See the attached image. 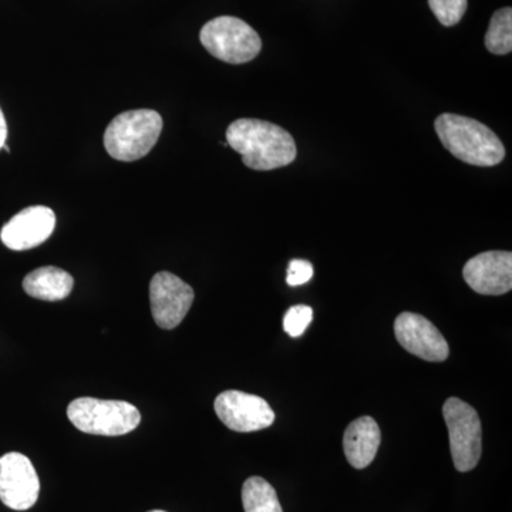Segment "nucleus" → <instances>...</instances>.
Masks as SVG:
<instances>
[{"label":"nucleus","instance_id":"nucleus-1","mask_svg":"<svg viewBox=\"0 0 512 512\" xmlns=\"http://www.w3.org/2000/svg\"><path fill=\"white\" fill-rule=\"evenodd\" d=\"M227 143L241 154L244 164L255 171L286 167L298 156L291 134L264 120L239 119L229 124Z\"/></svg>","mask_w":512,"mask_h":512},{"label":"nucleus","instance_id":"nucleus-2","mask_svg":"<svg viewBox=\"0 0 512 512\" xmlns=\"http://www.w3.org/2000/svg\"><path fill=\"white\" fill-rule=\"evenodd\" d=\"M434 128L441 144L463 163L476 167H494L504 160L503 141L480 121L444 113L437 117Z\"/></svg>","mask_w":512,"mask_h":512},{"label":"nucleus","instance_id":"nucleus-3","mask_svg":"<svg viewBox=\"0 0 512 512\" xmlns=\"http://www.w3.org/2000/svg\"><path fill=\"white\" fill-rule=\"evenodd\" d=\"M163 126V117L157 111H124L106 128L104 147L114 160L124 163L140 160L156 146Z\"/></svg>","mask_w":512,"mask_h":512},{"label":"nucleus","instance_id":"nucleus-4","mask_svg":"<svg viewBox=\"0 0 512 512\" xmlns=\"http://www.w3.org/2000/svg\"><path fill=\"white\" fill-rule=\"evenodd\" d=\"M67 417L74 427L94 436H124L136 430L141 421L140 410L121 400L80 397L67 407Z\"/></svg>","mask_w":512,"mask_h":512},{"label":"nucleus","instance_id":"nucleus-5","mask_svg":"<svg viewBox=\"0 0 512 512\" xmlns=\"http://www.w3.org/2000/svg\"><path fill=\"white\" fill-rule=\"evenodd\" d=\"M200 40L211 56L229 64L251 62L262 49L256 30L234 16H220L205 23Z\"/></svg>","mask_w":512,"mask_h":512},{"label":"nucleus","instance_id":"nucleus-6","mask_svg":"<svg viewBox=\"0 0 512 512\" xmlns=\"http://www.w3.org/2000/svg\"><path fill=\"white\" fill-rule=\"evenodd\" d=\"M443 416L454 467L460 473L474 470L483 451V427L477 410L457 397H450L444 403Z\"/></svg>","mask_w":512,"mask_h":512},{"label":"nucleus","instance_id":"nucleus-7","mask_svg":"<svg viewBox=\"0 0 512 512\" xmlns=\"http://www.w3.org/2000/svg\"><path fill=\"white\" fill-rule=\"evenodd\" d=\"M215 413L228 429L238 433H252L271 427L274 410L262 397L238 390H227L215 399Z\"/></svg>","mask_w":512,"mask_h":512},{"label":"nucleus","instance_id":"nucleus-8","mask_svg":"<svg viewBox=\"0 0 512 512\" xmlns=\"http://www.w3.org/2000/svg\"><path fill=\"white\" fill-rule=\"evenodd\" d=\"M194 291L171 272H158L150 282V303L161 329H174L183 322L194 302Z\"/></svg>","mask_w":512,"mask_h":512},{"label":"nucleus","instance_id":"nucleus-9","mask_svg":"<svg viewBox=\"0 0 512 512\" xmlns=\"http://www.w3.org/2000/svg\"><path fill=\"white\" fill-rule=\"evenodd\" d=\"M40 481L28 457L8 453L0 457V501L15 511H26L39 498Z\"/></svg>","mask_w":512,"mask_h":512},{"label":"nucleus","instance_id":"nucleus-10","mask_svg":"<svg viewBox=\"0 0 512 512\" xmlns=\"http://www.w3.org/2000/svg\"><path fill=\"white\" fill-rule=\"evenodd\" d=\"M394 335L402 348L427 362H444L450 355L440 330L419 313H400L394 322Z\"/></svg>","mask_w":512,"mask_h":512},{"label":"nucleus","instance_id":"nucleus-11","mask_svg":"<svg viewBox=\"0 0 512 512\" xmlns=\"http://www.w3.org/2000/svg\"><path fill=\"white\" fill-rule=\"evenodd\" d=\"M464 281L480 295L498 296L512 289V254L488 251L478 254L463 269Z\"/></svg>","mask_w":512,"mask_h":512},{"label":"nucleus","instance_id":"nucleus-12","mask_svg":"<svg viewBox=\"0 0 512 512\" xmlns=\"http://www.w3.org/2000/svg\"><path fill=\"white\" fill-rule=\"evenodd\" d=\"M55 227L56 215L52 208L35 205L20 211L3 225L0 239L12 251H28L47 241Z\"/></svg>","mask_w":512,"mask_h":512},{"label":"nucleus","instance_id":"nucleus-13","mask_svg":"<svg viewBox=\"0 0 512 512\" xmlns=\"http://www.w3.org/2000/svg\"><path fill=\"white\" fill-rule=\"evenodd\" d=\"M382 433L372 417H360L349 424L343 436V450L350 466L356 470L369 467L379 451Z\"/></svg>","mask_w":512,"mask_h":512},{"label":"nucleus","instance_id":"nucleus-14","mask_svg":"<svg viewBox=\"0 0 512 512\" xmlns=\"http://www.w3.org/2000/svg\"><path fill=\"white\" fill-rule=\"evenodd\" d=\"M73 286V276L56 266L35 269L23 279V289L29 296L47 302L66 299L72 293Z\"/></svg>","mask_w":512,"mask_h":512},{"label":"nucleus","instance_id":"nucleus-15","mask_svg":"<svg viewBox=\"0 0 512 512\" xmlns=\"http://www.w3.org/2000/svg\"><path fill=\"white\" fill-rule=\"evenodd\" d=\"M245 512H284L275 488L261 477L248 478L242 487Z\"/></svg>","mask_w":512,"mask_h":512},{"label":"nucleus","instance_id":"nucleus-16","mask_svg":"<svg viewBox=\"0 0 512 512\" xmlns=\"http://www.w3.org/2000/svg\"><path fill=\"white\" fill-rule=\"evenodd\" d=\"M485 47L493 55L504 56L512 50V9L497 10L485 35Z\"/></svg>","mask_w":512,"mask_h":512},{"label":"nucleus","instance_id":"nucleus-17","mask_svg":"<svg viewBox=\"0 0 512 512\" xmlns=\"http://www.w3.org/2000/svg\"><path fill=\"white\" fill-rule=\"evenodd\" d=\"M431 12L443 26L457 25L468 8V0H429Z\"/></svg>","mask_w":512,"mask_h":512},{"label":"nucleus","instance_id":"nucleus-18","mask_svg":"<svg viewBox=\"0 0 512 512\" xmlns=\"http://www.w3.org/2000/svg\"><path fill=\"white\" fill-rule=\"evenodd\" d=\"M313 320V311L311 306L296 305L292 306L286 312L284 318V329L292 338H299L308 329Z\"/></svg>","mask_w":512,"mask_h":512},{"label":"nucleus","instance_id":"nucleus-19","mask_svg":"<svg viewBox=\"0 0 512 512\" xmlns=\"http://www.w3.org/2000/svg\"><path fill=\"white\" fill-rule=\"evenodd\" d=\"M313 278V265L306 259H292L288 266L286 282L289 286L308 284Z\"/></svg>","mask_w":512,"mask_h":512},{"label":"nucleus","instance_id":"nucleus-20","mask_svg":"<svg viewBox=\"0 0 512 512\" xmlns=\"http://www.w3.org/2000/svg\"><path fill=\"white\" fill-rule=\"evenodd\" d=\"M6 137H8V126H6L5 116L0 110V148L6 144Z\"/></svg>","mask_w":512,"mask_h":512},{"label":"nucleus","instance_id":"nucleus-21","mask_svg":"<svg viewBox=\"0 0 512 512\" xmlns=\"http://www.w3.org/2000/svg\"><path fill=\"white\" fill-rule=\"evenodd\" d=\"M148 512H165V511H161V510H154V511H148Z\"/></svg>","mask_w":512,"mask_h":512}]
</instances>
